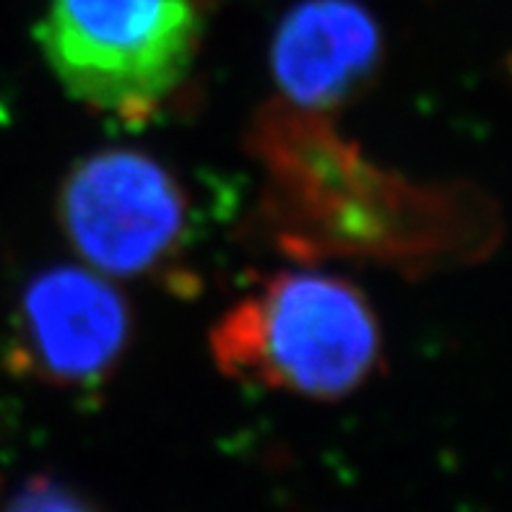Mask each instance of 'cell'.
Segmentation results:
<instances>
[{"label": "cell", "mask_w": 512, "mask_h": 512, "mask_svg": "<svg viewBox=\"0 0 512 512\" xmlns=\"http://www.w3.org/2000/svg\"><path fill=\"white\" fill-rule=\"evenodd\" d=\"M510 73H512V55H510Z\"/></svg>", "instance_id": "obj_7"}, {"label": "cell", "mask_w": 512, "mask_h": 512, "mask_svg": "<svg viewBox=\"0 0 512 512\" xmlns=\"http://www.w3.org/2000/svg\"><path fill=\"white\" fill-rule=\"evenodd\" d=\"M6 512H97L81 494L58 481L39 479L21 489Z\"/></svg>", "instance_id": "obj_6"}, {"label": "cell", "mask_w": 512, "mask_h": 512, "mask_svg": "<svg viewBox=\"0 0 512 512\" xmlns=\"http://www.w3.org/2000/svg\"><path fill=\"white\" fill-rule=\"evenodd\" d=\"M58 211L65 237L86 263L112 276H143L180 250L190 203L159 159L107 149L68 172Z\"/></svg>", "instance_id": "obj_3"}, {"label": "cell", "mask_w": 512, "mask_h": 512, "mask_svg": "<svg viewBox=\"0 0 512 512\" xmlns=\"http://www.w3.org/2000/svg\"><path fill=\"white\" fill-rule=\"evenodd\" d=\"M211 349L227 375L336 401L375 375L383 336L370 299L351 281L292 271L229 310Z\"/></svg>", "instance_id": "obj_1"}, {"label": "cell", "mask_w": 512, "mask_h": 512, "mask_svg": "<svg viewBox=\"0 0 512 512\" xmlns=\"http://www.w3.org/2000/svg\"><path fill=\"white\" fill-rule=\"evenodd\" d=\"M383 52L380 26L357 0H302L273 34V78L307 110H336L370 84Z\"/></svg>", "instance_id": "obj_5"}, {"label": "cell", "mask_w": 512, "mask_h": 512, "mask_svg": "<svg viewBox=\"0 0 512 512\" xmlns=\"http://www.w3.org/2000/svg\"><path fill=\"white\" fill-rule=\"evenodd\" d=\"M130 307L102 276L58 266L34 276L19 307V357L60 388H94L123 364Z\"/></svg>", "instance_id": "obj_4"}, {"label": "cell", "mask_w": 512, "mask_h": 512, "mask_svg": "<svg viewBox=\"0 0 512 512\" xmlns=\"http://www.w3.org/2000/svg\"><path fill=\"white\" fill-rule=\"evenodd\" d=\"M39 45L73 99L149 120L188 81L201 19L193 0H50Z\"/></svg>", "instance_id": "obj_2"}]
</instances>
